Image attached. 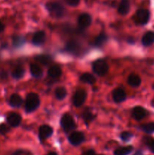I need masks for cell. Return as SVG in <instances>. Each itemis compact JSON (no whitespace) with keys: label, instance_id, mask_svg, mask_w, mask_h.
I'll use <instances>...</instances> for the list:
<instances>
[{"label":"cell","instance_id":"1","mask_svg":"<svg viewBox=\"0 0 154 155\" xmlns=\"http://www.w3.org/2000/svg\"><path fill=\"white\" fill-rule=\"evenodd\" d=\"M40 104V100L36 93H30L27 96L25 103V109L27 112H33L38 108Z\"/></svg>","mask_w":154,"mask_h":155},{"label":"cell","instance_id":"2","mask_svg":"<svg viewBox=\"0 0 154 155\" xmlns=\"http://www.w3.org/2000/svg\"><path fill=\"white\" fill-rule=\"evenodd\" d=\"M93 71L98 76H104L108 73L109 66L107 62L102 59H98L92 65Z\"/></svg>","mask_w":154,"mask_h":155},{"label":"cell","instance_id":"3","mask_svg":"<svg viewBox=\"0 0 154 155\" xmlns=\"http://www.w3.org/2000/svg\"><path fill=\"white\" fill-rule=\"evenodd\" d=\"M60 125H61L63 130L66 133L75 130V127H76L72 117L68 114H65L64 115H63L61 120H60Z\"/></svg>","mask_w":154,"mask_h":155},{"label":"cell","instance_id":"4","mask_svg":"<svg viewBox=\"0 0 154 155\" xmlns=\"http://www.w3.org/2000/svg\"><path fill=\"white\" fill-rule=\"evenodd\" d=\"M49 13L55 18H60L64 13V8L58 2H49L46 5Z\"/></svg>","mask_w":154,"mask_h":155},{"label":"cell","instance_id":"5","mask_svg":"<svg viewBox=\"0 0 154 155\" xmlns=\"http://www.w3.org/2000/svg\"><path fill=\"white\" fill-rule=\"evenodd\" d=\"M149 19V11L144 8H140L137 11L134 15V21L137 24L144 25L148 22Z\"/></svg>","mask_w":154,"mask_h":155},{"label":"cell","instance_id":"6","mask_svg":"<svg viewBox=\"0 0 154 155\" xmlns=\"http://www.w3.org/2000/svg\"><path fill=\"white\" fill-rule=\"evenodd\" d=\"M86 97H87V94L86 92L83 89H79L75 92L74 94L73 98H72V102L75 107H80L84 104L85 101Z\"/></svg>","mask_w":154,"mask_h":155},{"label":"cell","instance_id":"7","mask_svg":"<svg viewBox=\"0 0 154 155\" xmlns=\"http://www.w3.org/2000/svg\"><path fill=\"white\" fill-rule=\"evenodd\" d=\"M69 142L72 145H79L85 141V136L82 132H74L68 138Z\"/></svg>","mask_w":154,"mask_h":155},{"label":"cell","instance_id":"8","mask_svg":"<svg viewBox=\"0 0 154 155\" xmlns=\"http://www.w3.org/2000/svg\"><path fill=\"white\" fill-rule=\"evenodd\" d=\"M53 129L48 125H43L40 127L39 130V137L40 140H45L52 135Z\"/></svg>","mask_w":154,"mask_h":155},{"label":"cell","instance_id":"9","mask_svg":"<svg viewBox=\"0 0 154 155\" xmlns=\"http://www.w3.org/2000/svg\"><path fill=\"white\" fill-rule=\"evenodd\" d=\"M91 23V17L87 13L82 14L78 19V24L80 28L85 29L89 27Z\"/></svg>","mask_w":154,"mask_h":155},{"label":"cell","instance_id":"10","mask_svg":"<svg viewBox=\"0 0 154 155\" xmlns=\"http://www.w3.org/2000/svg\"><path fill=\"white\" fill-rule=\"evenodd\" d=\"M7 122L11 127H17L21 122V117L17 113H11L7 117Z\"/></svg>","mask_w":154,"mask_h":155},{"label":"cell","instance_id":"11","mask_svg":"<svg viewBox=\"0 0 154 155\" xmlns=\"http://www.w3.org/2000/svg\"><path fill=\"white\" fill-rule=\"evenodd\" d=\"M132 116L136 120L140 121L146 116V110L140 106L135 107L132 110Z\"/></svg>","mask_w":154,"mask_h":155},{"label":"cell","instance_id":"12","mask_svg":"<svg viewBox=\"0 0 154 155\" xmlns=\"http://www.w3.org/2000/svg\"><path fill=\"white\" fill-rule=\"evenodd\" d=\"M113 98L115 102L121 103L126 99V94L122 89L118 88L113 92Z\"/></svg>","mask_w":154,"mask_h":155},{"label":"cell","instance_id":"13","mask_svg":"<svg viewBox=\"0 0 154 155\" xmlns=\"http://www.w3.org/2000/svg\"><path fill=\"white\" fill-rule=\"evenodd\" d=\"M45 39H46L45 33L43 31H38L35 33V34L33 35L32 42H33L34 45H40L45 42Z\"/></svg>","mask_w":154,"mask_h":155},{"label":"cell","instance_id":"14","mask_svg":"<svg viewBox=\"0 0 154 155\" xmlns=\"http://www.w3.org/2000/svg\"><path fill=\"white\" fill-rule=\"evenodd\" d=\"M142 44L144 46H149L154 43V32L149 31L145 33L142 37Z\"/></svg>","mask_w":154,"mask_h":155},{"label":"cell","instance_id":"15","mask_svg":"<svg viewBox=\"0 0 154 155\" xmlns=\"http://www.w3.org/2000/svg\"><path fill=\"white\" fill-rule=\"evenodd\" d=\"M30 70L31 74L35 78H41L43 75V71H42V68L39 65L36 64H31L30 67Z\"/></svg>","mask_w":154,"mask_h":155},{"label":"cell","instance_id":"16","mask_svg":"<svg viewBox=\"0 0 154 155\" xmlns=\"http://www.w3.org/2000/svg\"><path fill=\"white\" fill-rule=\"evenodd\" d=\"M130 9V3L128 0H122L118 8V12L122 15H125L128 13Z\"/></svg>","mask_w":154,"mask_h":155},{"label":"cell","instance_id":"17","mask_svg":"<svg viewBox=\"0 0 154 155\" xmlns=\"http://www.w3.org/2000/svg\"><path fill=\"white\" fill-rule=\"evenodd\" d=\"M141 83L140 77L137 74H130L128 78V83L132 87H138Z\"/></svg>","mask_w":154,"mask_h":155},{"label":"cell","instance_id":"18","mask_svg":"<svg viewBox=\"0 0 154 155\" xmlns=\"http://www.w3.org/2000/svg\"><path fill=\"white\" fill-rule=\"evenodd\" d=\"M23 100L21 97L18 94H13L10 97L9 99V104L13 107H18L22 104Z\"/></svg>","mask_w":154,"mask_h":155},{"label":"cell","instance_id":"19","mask_svg":"<svg viewBox=\"0 0 154 155\" xmlns=\"http://www.w3.org/2000/svg\"><path fill=\"white\" fill-rule=\"evenodd\" d=\"M48 76H49L51 78H58V77H60V75H61L62 71L59 66H51V68L48 69Z\"/></svg>","mask_w":154,"mask_h":155},{"label":"cell","instance_id":"20","mask_svg":"<svg viewBox=\"0 0 154 155\" xmlns=\"http://www.w3.org/2000/svg\"><path fill=\"white\" fill-rule=\"evenodd\" d=\"M81 47L76 41H69L66 45V49L72 53H76L80 50Z\"/></svg>","mask_w":154,"mask_h":155},{"label":"cell","instance_id":"21","mask_svg":"<svg viewBox=\"0 0 154 155\" xmlns=\"http://www.w3.org/2000/svg\"><path fill=\"white\" fill-rule=\"evenodd\" d=\"M35 60L39 62V64H41L46 66V65H48L51 64L52 59H51V58L50 56L46 55V54H40V55L36 56L35 58Z\"/></svg>","mask_w":154,"mask_h":155},{"label":"cell","instance_id":"22","mask_svg":"<svg viewBox=\"0 0 154 155\" xmlns=\"http://www.w3.org/2000/svg\"><path fill=\"white\" fill-rule=\"evenodd\" d=\"M107 39H108V37H107V36L105 33H100V34L95 38V41H94V45L97 47L101 46V45H103L106 42H107Z\"/></svg>","mask_w":154,"mask_h":155},{"label":"cell","instance_id":"23","mask_svg":"<svg viewBox=\"0 0 154 155\" xmlns=\"http://www.w3.org/2000/svg\"><path fill=\"white\" fill-rule=\"evenodd\" d=\"M80 80L84 83H88V84H93L96 82V79L94 77L92 74H88V73H85L83 74L80 77Z\"/></svg>","mask_w":154,"mask_h":155},{"label":"cell","instance_id":"24","mask_svg":"<svg viewBox=\"0 0 154 155\" xmlns=\"http://www.w3.org/2000/svg\"><path fill=\"white\" fill-rule=\"evenodd\" d=\"M133 147L132 146H125V147H120L117 148L114 151L115 155H128L132 151Z\"/></svg>","mask_w":154,"mask_h":155},{"label":"cell","instance_id":"25","mask_svg":"<svg viewBox=\"0 0 154 155\" xmlns=\"http://www.w3.org/2000/svg\"><path fill=\"white\" fill-rule=\"evenodd\" d=\"M82 118L84 119L85 124H87V125H88V124L94 120L95 115H94V114L91 111V110L86 109V110H85V111L82 113Z\"/></svg>","mask_w":154,"mask_h":155},{"label":"cell","instance_id":"26","mask_svg":"<svg viewBox=\"0 0 154 155\" xmlns=\"http://www.w3.org/2000/svg\"><path fill=\"white\" fill-rule=\"evenodd\" d=\"M25 74V70L22 67H17L12 72V77L14 79H21Z\"/></svg>","mask_w":154,"mask_h":155},{"label":"cell","instance_id":"27","mask_svg":"<svg viewBox=\"0 0 154 155\" xmlns=\"http://www.w3.org/2000/svg\"><path fill=\"white\" fill-rule=\"evenodd\" d=\"M66 89L64 87H58L55 90V96L57 99L62 100L66 98Z\"/></svg>","mask_w":154,"mask_h":155},{"label":"cell","instance_id":"28","mask_svg":"<svg viewBox=\"0 0 154 155\" xmlns=\"http://www.w3.org/2000/svg\"><path fill=\"white\" fill-rule=\"evenodd\" d=\"M141 130L146 133H154V123H148L141 125Z\"/></svg>","mask_w":154,"mask_h":155},{"label":"cell","instance_id":"29","mask_svg":"<svg viewBox=\"0 0 154 155\" xmlns=\"http://www.w3.org/2000/svg\"><path fill=\"white\" fill-rule=\"evenodd\" d=\"M25 43V39L22 36H15L13 38V45L15 48H19Z\"/></svg>","mask_w":154,"mask_h":155},{"label":"cell","instance_id":"30","mask_svg":"<svg viewBox=\"0 0 154 155\" xmlns=\"http://www.w3.org/2000/svg\"><path fill=\"white\" fill-rule=\"evenodd\" d=\"M120 138L122 141H124V142H128V141L132 138V134L130 133L129 132H123V133L120 135Z\"/></svg>","mask_w":154,"mask_h":155},{"label":"cell","instance_id":"31","mask_svg":"<svg viewBox=\"0 0 154 155\" xmlns=\"http://www.w3.org/2000/svg\"><path fill=\"white\" fill-rule=\"evenodd\" d=\"M9 131H10V128H9L7 125H5V124H0V134L5 135L7 134Z\"/></svg>","mask_w":154,"mask_h":155},{"label":"cell","instance_id":"32","mask_svg":"<svg viewBox=\"0 0 154 155\" xmlns=\"http://www.w3.org/2000/svg\"><path fill=\"white\" fill-rule=\"evenodd\" d=\"M151 138H148L147 141H146V144H147L148 146L149 147L150 150L152 151V152L154 153V139H150Z\"/></svg>","mask_w":154,"mask_h":155},{"label":"cell","instance_id":"33","mask_svg":"<svg viewBox=\"0 0 154 155\" xmlns=\"http://www.w3.org/2000/svg\"><path fill=\"white\" fill-rule=\"evenodd\" d=\"M66 1L71 6H76L79 2V0H66Z\"/></svg>","mask_w":154,"mask_h":155},{"label":"cell","instance_id":"34","mask_svg":"<svg viewBox=\"0 0 154 155\" xmlns=\"http://www.w3.org/2000/svg\"><path fill=\"white\" fill-rule=\"evenodd\" d=\"M95 152L93 151V150H88L86 152L84 153V155H95Z\"/></svg>","mask_w":154,"mask_h":155},{"label":"cell","instance_id":"35","mask_svg":"<svg viewBox=\"0 0 154 155\" xmlns=\"http://www.w3.org/2000/svg\"><path fill=\"white\" fill-rule=\"evenodd\" d=\"M12 155H24V151H17L13 153Z\"/></svg>","mask_w":154,"mask_h":155},{"label":"cell","instance_id":"36","mask_svg":"<svg viewBox=\"0 0 154 155\" xmlns=\"http://www.w3.org/2000/svg\"><path fill=\"white\" fill-rule=\"evenodd\" d=\"M4 29H5L4 25H3L1 21H0V33H2V32L4 31Z\"/></svg>","mask_w":154,"mask_h":155},{"label":"cell","instance_id":"37","mask_svg":"<svg viewBox=\"0 0 154 155\" xmlns=\"http://www.w3.org/2000/svg\"><path fill=\"white\" fill-rule=\"evenodd\" d=\"M48 155H57V154L55 152H50Z\"/></svg>","mask_w":154,"mask_h":155},{"label":"cell","instance_id":"38","mask_svg":"<svg viewBox=\"0 0 154 155\" xmlns=\"http://www.w3.org/2000/svg\"><path fill=\"white\" fill-rule=\"evenodd\" d=\"M95 155H103V154H95Z\"/></svg>","mask_w":154,"mask_h":155}]
</instances>
